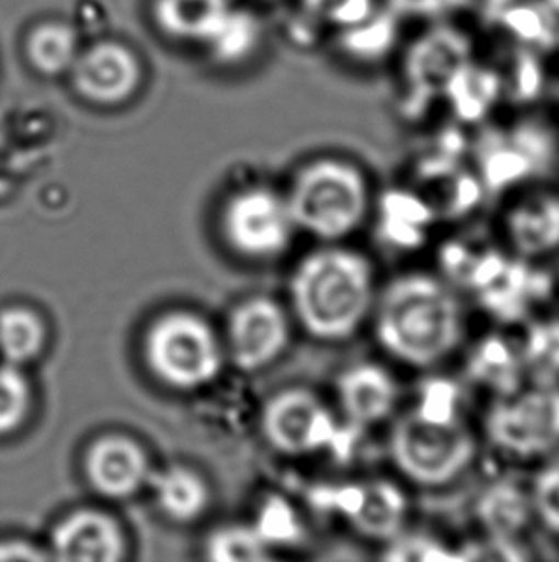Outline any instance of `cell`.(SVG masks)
I'll list each match as a JSON object with an SVG mask.
<instances>
[{"label": "cell", "instance_id": "1", "mask_svg": "<svg viewBox=\"0 0 559 562\" xmlns=\"http://www.w3.org/2000/svg\"><path fill=\"white\" fill-rule=\"evenodd\" d=\"M381 350L402 366L430 369L458 350L466 323L453 289L427 273L395 277L370 315Z\"/></svg>", "mask_w": 559, "mask_h": 562}, {"label": "cell", "instance_id": "2", "mask_svg": "<svg viewBox=\"0 0 559 562\" xmlns=\"http://www.w3.org/2000/svg\"><path fill=\"white\" fill-rule=\"evenodd\" d=\"M376 271L361 251L330 246L295 269L292 304L303 328L324 342L349 340L370 319Z\"/></svg>", "mask_w": 559, "mask_h": 562}, {"label": "cell", "instance_id": "3", "mask_svg": "<svg viewBox=\"0 0 559 562\" xmlns=\"http://www.w3.org/2000/svg\"><path fill=\"white\" fill-rule=\"evenodd\" d=\"M387 449L395 469L410 484L443 487L469 471L477 440L448 397L433 394L395 420Z\"/></svg>", "mask_w": 559, "mask_h": 562}, {"label": "cell", "instance_id": "4", "mask_svg": "<svg viewBox=\"0 0 559 562\" xmlns=\"http://www.w3.org/2000/svg\"><path fill=\"white\" fill-rule=\"evenodd\" d=\"M287 205L295 227L328 243L343 240L368 215L370 184L355 161L318 158L295 177Z\"/></svg>", "mask_w": 559, "mask_h": 562}, {"label": "cell", "instance_id": "5", "mask_svg": "<svg viewBox=\"0 0 559 562\" xmlns=\"http://www.w3.org/2000/svg\"><path fill=\"white\" fill-rule=\"evenodd\" d=\"M64 85L79 104L114 112L142 97L150 85V64L130 38L99 33L84 38Z\"/></svg>", "mask_w": 559, "mask_h": 562}, {"label": "cell", "instance_id": "6", "mask_svg": "<svg viewBox=\"0 0 559 562\" xmlns=\"http://www.w3.org/2000/svg\"><path fill=\"white\" fill-rule=\"evenodd\" d=\"M484 436L510 461L529 463L558 453V384L538 382L500 395L487 411Z\"/></svg>", "mask_w": 559, "mask_h": 562}, {"label": "cell", "instance_id": "7", "mask_svg": "<svg viewBox=\"0 0 559 562\" xmlns=\"http://www.w3.org/2000/svg\"><path fill=\"white\" fill-rule=\"evenodd\" d=\"M144 353L151 373L176 390L207 386L223 369L217 336L192 313H169L156 321L146 335Z\"/></svg>", "mask_w": 559, "mask_h": 562}, {"label": "cell", "instance_id": "8", "mask_svg": "<svg viewBox=\"0 0 559 562\" xmlns=\"http://www.w3.org/2000/svg\"><path fill=\"white\" fill-rule=\"evenodd\" d=\"M223 227L236 251L255 259L278 258L292 244L297 228L287 198L269 189L236 194L225 210Z\"/></svg>", "mask_w": 559, "mask_h": 562}, {"label": "cell", "instance_id": "9", "mask_svg": "<svg viewBox=\"0 0 559 562\" xmlns=\"http://www.w3.org/2000/svg\"><path fill=\"white\" fill-rule=\"evenodd\" d=\"M263 432L280 453L299 457L335 446L340 425L312 392L287 390L266 405Z\"/></svg>", "mask_w": 559, "mask_h": 562}, {"label": "cell", "instance_id": "10", "mask_svg": "<svg viewBox=\"0 0 559 562\" xmlns=\"http://www.w3.org/2000/svg\"><path fill=\"white\" fill-rule=\"evenodd\" d=\"M76 18L60 12L38 14L23 25L18 53L31 76L46 83H64L84 43Z\"/></svg>", "mask_w": 559, "mask_h": 562}, {"label": "cell", "instance_id": "11", "mask_svg": "<svg viewBox=\"0 0 559 562\" xmlns=\"http://www.w3.org/2000/svg\"><path fill=\"white\" fill-rule=\"evenodd\" d=\"M335 502L351 528L366 540L393 543L409 518L407 495L389 480L372 479L341 487Z\"/></svg>", "mask_w": 559, "mask_h": 562}, {"label": "cell", "instance_id": "12", "mask_svg": "<svg viewBox=\"0 0 559 562\" xmlns=\"http://www.w3.org/2000/svg\"><path fill=\"white\" fill-rule=\"evenodd\" d=\"M287 340L286 313L273 300L255 297L232 313L228 342L238 369L258 371L271 366L286 350Z\"/></svg>", "mask_w": 559, "mask_h": 562}, {"label": "cell", "instance_id": "13", "mask_svg": "<svg viewBox=\"0 0 559 562\" xmlns=\"http://www.w3.org/2000/svg\"><path fill=\"white\" fill-rule=\"evenodd\" d=\"M84 472L91 486L112 499L137 494L150 480L148 457L137 441L125 436H106L94 441L84 457Z\"/></svg>", "mask_w": 559, "mask_h": 562}, {"label": "cell", "instance_id": "14", "mask_svg": "<svg viewBox=\"0 0 559 562\" xmlns=\"http://www.w3.org/2000/svg\"><path fill=\"white\" fill-rule=\"evenodd\" d=\"M401 387L378 363H358L338 380V403L349 425L370 428L393 417Z\"/></svg>", "mask_w": 559, "mask_h": 562}, {"label": "cell", "instance_id": "15", "mask_svg": "<svg viewBox=\"0 0 559 562\" xmlns=\"http://www.w3.org/2000/svg\"><path fill=\"white\" fill-rule=\"evenodd\" d=\"M50 559L115 562L125 555V538L114 518L100 510H77L54 528Z\"/></svg>", "mask_w": 559, "mask_h": 562}, {"label": "cell", "instance_id": "16", "mask_svg": "<svg viewBox=\"0 0 559 562\" xmlns=\"http://www.w3.org/2000/svg\"><path fill=\"white\" fill-rule=\"evenodd\" d=\"M504 233L512 250L525 259L559 251V192L535 190L510 205Z\"/></svg>", "mask_w": 559, "mask_h": 562}, {"label": "cell", "instance_id": "17", "mask_svg": "<svg viewBox=\"0 0 559 562\" xmlns=\"http://www.w3.org/2000/svg\"><path fill=\"white\" fill-rule=\"evenodd\" d=\"M235 4L236 0H148L146 12L159 37L199 53Z\"/></svg>", "mask_w": 559, "mask_h": 562}, {"label": "cell", "instance_id": "18", "mask_svg": "<svg viewBox=\"0 0 559 562\" xmlns=\"http://www.w3.org/2000/svg\"><path fill=\"white\" fill-rule=\"evenodd\" d=\"M265 46V22L253 8L236 2L199 53L213 69L232 74L255 64Z\"/></svg>", "mask_w": 559, "mask_h": 562}, {"label": "cell", "instance_id": "19", "mask_svg": "<svg viewBox=\"0 0 559 562\" xmlns=\"http://www.w3.org/2000/svg\"><path fill=\"white\" fill-rule=\"evenodd\" d=\"M477 520L499 548H512L535 520L529 487L512 480L492 482L477 499Z\"/></svg>", "mask_w": 559, "mask_h": 562}, {"label": "cell", "instance_id": "20", "mask_svg": "<svg viewBox=\"0 0 559 562\" xmlns=\"http://www.w3.org/2000/svg\"><path fill=\"white\" fill-rule=\"evenodd\" d=\"M399 38V23L393 10L386 14L372 15L364 22L338 33V56L341 60L356 69L376 68L393 53Z\"/></svg>", "mask_w": 559, "mask_h": 562}, {"label": "cell", "instance_id": "21", "mask_svg": "<svg viewBox=\"0 0 559 562\" xmlns=\"http://www.w3.org/2000/svg\"><path fill=\"white\" fill-rule=\"evenodd\" d=\"M159 509L171 520H196L209 505V490L199 474L184 467H171L150 476Z\"/></svg>", "mask_w": 559, "mask_h": 562}, {"label": "cell", "instance_id": "22", "mask_svg": "<svg viewBox=\"0 0 559 562\" xmlns=\"http://www.w3.org/2000/svg\"><path fill=\"white\" fill-rule=\"evenodd\" d=\"M46 327L37 313L25 307L0 312V356L8 366H25L43 353Z\"/></svg>", "mask_w": 559, "mask_h": 562}, {"label": "cell", "instance_id": "23", "mask_svg": "<svg viewBox=\"0 0 559 562\" xmlns=\"http://www.w3.org/2000/svg\"><path fill=\"white\" fill-rule=\"evenodd\" d=\"M207 557L217 562H258L271 555L255 528L230 526L213 533L207 541Z\"/></svg>", "mask_w": 559, "mask_h": 562}, {"label": "cell", "instance_id": "24", "mask_svg": "<svg viewBox=\"0 0 559 562\" xmlns=\"http://www.w3.org/2000/svg\"><path fill=\"white\" fill-rule=\"evenodd\" d=\"M31 387L14 366L0 367V436L15 432L30 417Z\"/></svg>", "mask_w": 559, "mask_h": 562}, {"label": "cell", "instance_id": "25", "mask_svg": "<svg viewBox=\"0 0 559 562\" xmlns=\"http://www.w3.org/2000/svg\"><path fill=\"white\" fill-rule=\"evenodd\" d=\"M529 492L535 520L559 536V451L545 459Z\"/></svg>", "mask_w": 559, "mask_h": 562}, {"label": "cell", "instance_id": "26", "mask_svg": "<svg viewBox=\"0 0 559 562\" xmlns=\"http://www.w3.org/2000/svg\"><path fill=\"white\" fill-rule=\"evenodd\" d=\"M258 530L261 540L269 546H284L297 540L299 536V525L295 518L294 510L284 499H269L265 507L261 509L258 525L253 526Z\"/></svg>", "mask_w": 559, "mask_h": 562}, {"label": "cell", "instance_id": "27", "mask_svg": "<svg viewBox=\"0 0 559 562\" xmlns=\"http://www.w3.org/2000/svg\"><path fill=\"white\" fill-rule=\"evenodd\" d=\"M393 548V559H407V561H412V557L417 555V551H422V555L418 557V559H423V561H433V559H458L456 553H448L446 549H443V546H438L435 541L431 540H412L402 541V543H395L391 546Z\"/></svg>", "mask_w": 559, "mask_h": 562}, {"label": "cell", "instance_id": "28", "mask_svg": "<svg viewBox=\"0 0 559 562\" xmlns=\"http://www.w3.org/2000/svg\"><path fill=\"white\" fill-rule=\"evenodd\" d=\"M50 555L27 541H0V562L10 561H48Z\"/></svg>", "mask_w": 559, "mask_h": 562}, {"label": "cell", "instance_id": "29", "mask_svg": "<svg viewBox=\"0 0 559 562\" xmlns=\"http://www.w3.org/2000/svg\"><path fill=\"white\" fill-rule=\"evenodd\" d=\"M448 2L450 0H399L397 7H402L399 10H407V12H430V10H443Z\"/></svg>", "mask_w": 559, "mask_h": 562}, {"label": "cell", "instance_id": "30", "mask_svg": "<svg viewBox=\"0 0 559 562\" xmlns=\"http://www.w3.org/2000/svg\"><path fill=\"white\" fill-rule=\"evenodd\" d=\"M251 2H255V4H269V2H276V0H251Z\"/></svg>", "mask_w": 559, "mask_h": 562}]
</instances>
